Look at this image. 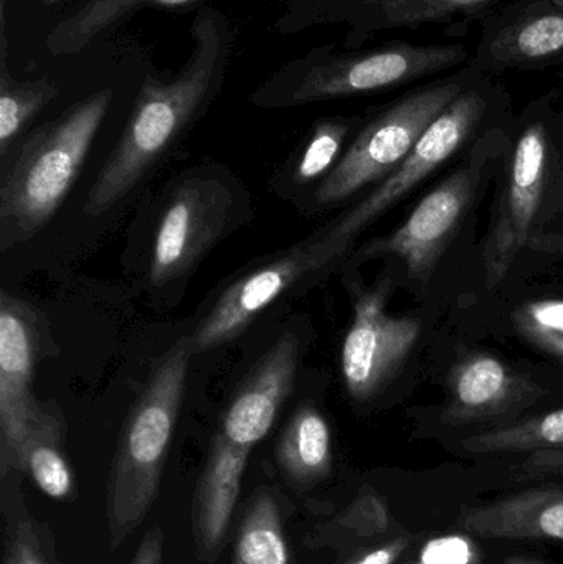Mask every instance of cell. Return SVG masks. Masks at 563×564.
I'll list each match as a JSON object with an SVG mask.
<instances>
[{
	"mask_svg": "<svg viewBox=\"0 0 563 564\" xmlns=\"http://www.w3.org/2000/svg\"><path fill=\"white\" fill-rule=\"evenodd\" d=\"M194 52L172 82L145 79L124 132L99 171L85 214L99 217L131 194L177 144L224 79L230 36L217 13L195 20Z\"/></svg>",
	"mask_w": 563,
	"mask_h": 564,
	"instance_id": "cell-1",
	"label": "cell"
},
{
	"mask_svg": "<svg viewBox=\"0 0 563 564\" xmlns=\"http://www.w3.org/2000/svg\"><path fill=\"white\" fill-rule=\"evenodd\" d=\"M111 102V89H101L23 142L0 185L3 251L35 237L62 207Z\"/></svg>",
	"mask_w": 563,
	"mask_h": 564,
	"instance_id": "cell-2",
	"label": "cell"
},
{
	"mask_svg": "<svg viewBox=\"0 0 563 564\" xmlns=\"http://www.w3.org/2000/svg\"><path fill=\"white\" fill-rule=\"evenodd\" d=\"M192 355L188 337L162 355L122 427L108 487V525L115 546L141 525L154 502Z\"/></svg>",
	"mask_w": 563,
	"mask_h": 564,
	"instance_id": "cell-3",
	"label": "cell"
},
{
	"mask_svg": "<svg viewBox=\"0 0 563 564\" xmlns=\"http://www.w3.org/2000/svg\"><path fill=\"white\" fill-rule=\"evenodd\" d=\"M456 82L426 86L393 102L364 128L317 187L316 205L333 207L382 182L419 144L433 121L462 95Z\"/></svg>",
	"mask_w": 563,
	"mask_h": 564,
	"instance_id": "cell-4",
	"label": "cell"
},
{
	"mask_svg": "<svg viewBox=\"0 0 563 564\" xmlns=\"http://www.w3.org/2000/svg\"><path fill=\"white\" fill-rule=\"evenodd\" d=\"M346 254L321 230L245 271L221 292L194 334L188 335L192 351L204 354L235 340L278 299L333 270Z\"/></svg>",
	"mask_w": 563,
	"mask_h": 564,
	"instance_id": "cell-5",
	"label": "cell"
},
{
	"mask_svg": "<svg viewBox=\"0 0 563 564\" xmlns=\"http://www.w3.org/2000/svg\"><path fill=\"white\" fill-rule=\"evenodd\" d=\"M238 192L225 177L197 174L172 192L159 218L149 276L155 288L187 278L238 224Z\"/></svg>",
	"mask_w": 563,
	"mask_h": 564,
	"instance_id": "cell-6",
	"label": "cell"
},
{
	"mask_svg": "<svg viewBox=\"0 0 563 564\" xmlns=\"http://www.w3.org/2000/svg\"><path fill=\"white\" fill-rule=\"evenodd\" d=\"M485 109V99L478 93H462L430 124L412 154L390 172L372 194L323 228V234L333 241L334 247L349 253L360 234L396 207L465 144L481 121Z\"/></svg>",
	"mask_w": 563,
	"mask_h": 564,
	"instance_id": "cell-7",
	"label": "cell"
},
{
	"mask_svg": "<svg viewBox=\"0 0 563 564\" xmlns=\"http://www.w3.org/2000/svg\"><path fill=\"white\" fill-rule=\"evenodd\" d=\"M42 315L15 295L0 294V464L23 474L22 451L43 404L33 398V368L43 344Z\"/></svg>",
	"mask_w": 563,
	"mask_h": 564,
	"instance_id": "cell-8",
	"label": "cell"
},
{
	"mask_svg": "<svg viewBox=\"0 0 563 564\" xmlns=\"http://www.w3.org/2000/svg\"><path fill=\"white\" fill-rule=\"evenodd\" d=\"M465 58L466 50L462 45L415 46L403 43L343 56L304 73L288 102L306 105L383 91L452 68Z\"/></svg>",
	"mask_w": 563,
	"mask_h": 564,
	"instance_id": "cell-9",
	"label": "cell"
},
{
	"mask_svg": "<svg viewBox=\"0 0 563 564\" xmlns=\"http://www.w3.org/2000/svg\"><path fill=\"white\" fill-rule=\"evenodd\" d=\"M386 301L383 284L364 291L344 340L343 377L357 403L372 400L390 383L422 334V324L416 318L387 314Z\"/></svg>",
	"mask_w": 563,
	"mask_h": 564,
	"instance_id": "cell-10",
	"label": "cell"
},
{
	"mask_svg": "<svg viewBox=\"0 0 563 564\" xmlns=\"http://www.w3.org/2000/svg\"><path fill=\"white\" fill-rule=\"evenodd\" d=\"M549 175V145L544 126L532 124L512 152L508 177L496 204L485 247L488 288L508 276L512 263L528 245L538 218Z\"/></svg>",
	"mask_w": 563,
	"mask_h": 564,
	"instance_id": "cell-11",
	"label": "cell"
},
{
	"mask_svg": "<svg viewBox=\"0 0 563 564\" xmlns=\"http://www.w3.org/2000/svg\"><path fill=\"white\" fill-rule=\"evenodd\" d=\"M476 182V171L469 167L450 175L420 200L396 234L370 241L356 257H396L405 263L413 278L429 276L468 210Z\"/></svg>",
	"mask_w": 563,
	"mask_h": 564,
	"instance_id": "cell-12",
	"label": "cell"
},
{
	"mask_svg": "<svg viewBox=\"0 0 563 564\" xmlns=\"http://www.w3.org/2000/svg\"><path fill=\"white\" fill-rule=\"evenodd\" d=\"M544 388L491 355L476 354L453 368L442 423L450 427L496 423L544 397Z\"/></svg>",
	"mask_w": 563,
	"mask_h": 564,
	"instance_id": "cell-13",
	"label": "cell"
},
{
	"mask_svg": "<svg viewBox=\"0 0 563 564\" xmlns=\"http://www.w3.org/2000/svg\"><path fill=\"white\" fill-rule=\"evenodd\" d=\"M300 351V338L291 332L271 345L228 404L218 433L221 437L251 451L270 433L293 393Z\"/></svg>",
	"mask_w": 563,
	"mask_h": 564,
	"instance_id": "cell-14",
	"label": "cell"
},
{
	"mask_svg": "<svg viewBox=\"0 0 563 564\" xmlns=\"http://www.w3.org/2000/svg\"><path fill=\"white\" fill-rule=\"evenodd\" d=\"M459 527L485 540L563 542V486H544L483 507H463Z\"/></svg>",
	"mask_w": 563,
	"mask_h": 564,
	"instance_id": "cell-15",
	"label": "cell"
},
{
	"mask_svg": "<svg viewBox=\"0 0 563 564\" xmlns=\"http://www.w3.org/2000/svg\"><path fill=\"white\" fill-rule=\"evenodd\" d=\"M250 453V449L228 443L220 434L212 443L194 502V539L202 562L217 560L237 507Z\"/></svg>",
	"mask_w": 563,
	"mask_h": 564,
	"instance_id": "cell-16",
	"label": "cell"
},
{
	"mask_svg": "<svg viewBox=\"0 0 563 564\" xmlns=\"http://www.w3.org/2000/svg\"><path fill=\"white\" fill-rule=\"evenodd\" d=\"M563 53V9L552 0L522 10L489 40L488 56L496 65L535 66Z\"/></svg>",
	"mask_w": 563,
	"mask_h": 564,
	"instance_id": "cell-17",
	"label": "cell"
},
{
	"mask_svg": "<svg viewBox=\"0 0 563 564\" xmlns=\"http://www.w3.org/2000/svg\"><path fill=\"white\" fill-rule=\"evenodd\" d=\"M277 459L288 479L313 486L333 470V441L326 417L313 404H303L284 427Z\"/></svg>",
	"mask_w": 563,
	"mask_h": 564,
	"instance_id": "cell-18",
	"label": "cell"
},
{
	"mask_svg": "<svg viewBox=\"0 0 563 564\" xmlns=\"http://www.w3.org/2000/svg\"><path fill=\"white\" fill-rule=\"evenodd\" d=\"M63 426L58 414L43 404L26 436L22 451V470L50 499L66 500L75 490L73 473L62 451Z\"/></svg>",
	"mask_w": 563,
	"mask_h": 564,
	"instance_id": "cell-19",
	"label": "cell"
},
{
	"mask_svg": "<svg viewBox=\"0 0 563 564\" xmlns=\"http://www.w3.org/2000/svg\"><path fill=\"white\" fill-rule=\"evenodd\" d=\"M468 454H529L563 449V408L544 416L508 424L466 437L462 443Z\"/></svg>",
	"mask_w": 563,
	"mask_h": 564,
	"instance_id": "cell-20",
	"label": "cell"
},
{
	"mask_svg": "<svg viewBox=\"0 0 563 564\" xmlns=\"http://www.w3.org/2000/svg\"><path fill=\"white\" fill-rule=\"evenodd\" d=\"M234 564H290L281 510L270 494H260L245 513Z\"/></svg>",
	"mask_w": 563,
	"mask_h": 564,
	"instance_id": "cell-21",
	"label": "cell"
},
{
	"mask_svg": "<svg viewBox=\"0 0 563 564\" xmlns=\"http://www.w3.org/2000/svg\"><path fill=\"white\" fill-rule=\"evenodd\" d=\"M195 0H89L75 15L59 23L48 35L53 53H73L88 45L102 30L144 6H185Z\"/></svg>",
	"mask_w": 563,
	"mask_h": 564,
	"instance_id": "cell-22",
	"label": "cell"
},
{
	"mask_svg": "<svg viewBox=\"0 0 563 564\" xmlns=\"http://www.w3.org/2000/svg\"><path fill=\"white\" fill-rule=\"evenodd\" d=\"M56 88L46 82L17 83L3 75L0 82V154L6 158L25 126L52 101Z\"/></svg>",
	"mask_w": 563,
	"mask_h": 564,
	"instance_id": "cell-23",
	"label": "cell"
},
{
	"mask_svg": "<svg viewBox=\"0 0 563 564\" xmlns=\"http://www.w3.org/2000/svg\"><path fill=\"white\" fill-rule=\"evenodd\" d=\"M349 134V124L339 119L321 121L307 139L301 154L294 161L290 171V184L293 187L323 182L337 165L340 149Z\"/></svg>",
	"mask_w": 563,
	"mask_h": 564,
	"instance_id": "cell-24",
	"label": "cell"
},
{
	"mask_svg": "<svg viewBox=\"0 0 563 564\" xmlns=\"http://www.w3.org/2000/svg\"><path fill=\"white\" fill-rule=\"evenodd\" d=\"M390 525L386 502L372 489H364L356 502L331 525L329 536L343 543L366 542L389 533Z\"/></svg>",
	"mask_w": 563,
	"mask_h": 564,
	"instance_id": "cell-25",
	"label": "cell"
},
{
	"mask_svg": "<svg viewBox=\"0 0 563 564\" xmlns=\"http://www.w3.org/2000/svg\"><path fill=\"white\" fill-rule=\"evenodd\" d=\"M392 25H420L456 12H476L499 0H369Z\"/></svg>",
	"mask_w": 563,
	"mask_h": 564,
	"instance_id": "cell-26",
	"label": "cell"
},
{
	"mask_svg": "<svg viewBox=\"0 0 563 564\" xmlns=\"http://www.w3.org/2000/svg\"><path fill=\"white\" fill-rule=\"evenodd\" d=\"M519 330L563 335V301L531 302L515 314Z\"/></svg>",
	"mask_w": 563,
	"mask_h": 564,
	"instance_id": "cell-27",
	"label": "cell"
},
{
	"mask_svg": "<svg viewBox=\"0 0 563 564\" xmlns=\"http://www.w3.org/2000/svg\"><path fill=\"white\" fill-rule=\"evenodd\" d=\"M422 560L429 564H469L473 562V545L462 536L432 540L423 549Z\"/></svg>",
	"mask_w": 563,
	"mask_h": 564,
	"instance_id": "cell-28",
	"label": "cell"
},
{
	"mask_svg": "<svg viewBox=\"0 0 563 564\" xmlns=\"http://www.w3.org/2000/svg\"><path fill=\"white\" fill-rule=\"evenodd\" d=\"M549 476H563V449L529 454L516 467V479L534 480Z\"/></svg>",
	"mask_w": 563,
	"mask_h": 564,
	"instance_id": "cell-29",
	"label": "cell"
},
{
	"mask_svg": "<svg viewBox=\"0 0 563 564\" xmlns=\"http://www.w3.org/2000/svg\"><path fill=\"white\" fill-rule=\"evenodd\" d=\"M9 546L19 564H50L43 555L42 546H40L32 527L26 523L17 527L15 535Z\"/></svg>",
	"mask_w": 563,
	"mask_h": 564,
	"instance_id": "cell-30",
	"label": "cell"
},
{
	"mask_svg": "<svg viewBox=\"0 0 563 564\" xmlns=\"http://www.w3.org/2000/svg\"><path fill=\"white\" fill-rule=\"evenodd\" d=\"M413 539L410 535H400L389 540L376 549L369 550L364 555L357 556L347 564H396L400 556L412 545Z\"/></svg>",
	"mask_w": 563,
	"mask_h": 564,
	"instance_id": "cell-31",
	"label": "cell"
},
{
	"mask_svg": "<svg viewBox=\"0 0 563 564\" xmlns=\"http://www.w3.org/2000/svg\"><path fill=\"white\" fill-rule=\"evenodd\" d=\"M162 555H164V533L159 527H152L142 539L131 564H161Z\"/></svg>",
	"mask_w": 563,
	"mask_h": 564,
	"instance_id": "cell-32",
	"label": "cell"
},
{
	"mask_svg": "<svg viewBox=\"0 0 563 564\" xmlns=\"http://www.w3.org/2000/svg\"><path fill=\"white\" fill-rule=\"evenodd\" d=\"M528 340L532 344L538 345L542 350L548 354L554 355V357L563 360V335L549 334V332L528 330L521 332Z\"/></svg>",
	"mask_w": 563,
	"mask_h": 564,
	"instance_id": "cell-33",
	"label": "cell"
},
{
	"mask_svg": "<svg viewBox=\"0 0 563 564\" xmlns=\"http://www.w3.org/2000/svg\"><path fill=\"white\" fill-rule=\"evenodd\" d=\"M505 564H554L544 562V560L529 558V556H509L505 560Z\"/></svg>",
	"mask_w": 563,
	"mask_h": 564,
	"instance_id": "cell-34",
	"label": "cell"
},
{
	"mask_svg": "<svg viewBox=\"0 0 563 564\" xmlns=\"http://www.w3.org/2000/svg\"><path fill=\"white\" fill-rule=\"evenodd\" d=\"M3 564H19L17 562L15 555H13L12 549L7 550L6 558H3Z\"/></svg>",
	"mask_w": 563,
	"mask_h": 564,
	"instance_id": "cell-35",
	"label": "cell"
},
{
	"mask_svg": "<svg viewBox=\"0 0 563 564\" xmlns=\"http://www.w3.org/2000/svg\"><path fill=\"white\" fill-rule=\"evenodd\" d=\"M45 6H55V3H58L59 0H42Z\"/></svg>",
	"mask_w": 563,
	"mask_h": 564,
	"instance_id": "cell-36",
	"label": "cell"
},
{
	"mask_svg": "<svg viewBox=\"0 0 563 564\" xmlns=\"http://www.w3.org/2000/svg\"><path fill=\"white\" fill-rule=\"evenodd\" d=\"M552 2L557 3V6H561L563 9V0H552Z\"/></svg>",
	"mask_w": 563,
	"mask_h": 564,
	"instance_id": "cell-37",
	"label": "cell"
},
{
	"mask_svg": "<svg viewBox=\"0 0 563 564\" xmlns=\"http://www.w3.org/2000/svg\"><path fill=\"white\" fill-rule=\"evenodd\" d=\"M419 564H429V563H419Z\"/></svg>",
	"mask_w": 563,
	"mask_h": 564,
	"instance_id": "cell-38",
	"label": "cell"
}]
</instances>
